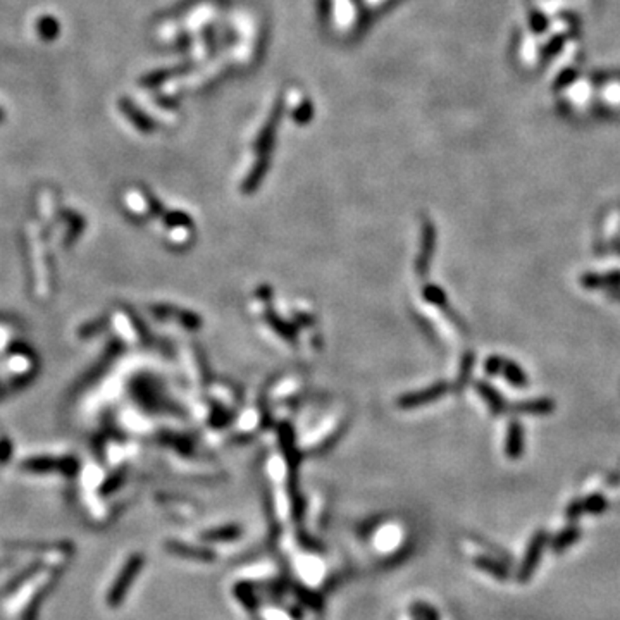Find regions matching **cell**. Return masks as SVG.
<instances>
[{
    "label": "cell",
    "instance_id": "obj_1",
    "mask_svg": "<svg viewBox=\"0 0 620 620\" xmlns=\"http://www.w3.org/2000/svg\"><path fill=\"white\" fill-rule=\"evenodd\" d=\"M143 567H145V555H143V553L136 551L128 556V560L124 562L119 574L116 575L112 586H110L109 591H107L106 602L110 608H117V606L126 599L129 589L135 584L136 578H138L140 572L143 571Z\"/></svg>",
    "mask_w": 620,
    "mask_h": 620
},
{
    "label": "cell",
    "instance_id": "obj_2",
    "mask_svg": "<svg viewBox=\"0 0 620 620\" xmlns=\"http://www.w3.org/2000/svg\"><path fill=\"white\" fill-rule=\"evenodd\" d=\"M545 543H546V534L543 531L536 532V534L532 536L531 543H529L528 549H525L524 558H522L521 569H519L517 578L521 582H528L529 579H531L532 572H534V569L538 567L539 558H541V555H543Z\"/></svg>",
    "mask_w": 620,
    "mask_h": 620
},
{
    "label": "cell",
    "instance_id": "obj_3",
    "mask_svg": "<svg viewBox=\"0 0 620 620\" xmlns=\"http://www.w3.org/2000/svg\"><path fill=\"white\" fill-rule=\"evenodd\" d=\"M166 548L171 555L181 556V558H186V560H197V562L216 560V553H214V549L202 548V546H192V545H184V543H177V541H167Z\"/></svg>",
    "mask_w": 620,
    "mask_h": 620
},
{
    "label": "cell",
    "instance_id": "obj_4",
    "mask_svg": "<svg viewBox=\"0 0 620 620\" xmlns=\"http://www.w3.org/2000/svg\"><path fill=\"white\" fill-rule=\"evenodd\" d=\"M241 536V528L238 525H224V528L210 529V531L202 532L203 541L209 543H227L234 541Z\"/></svg>",
    "mask_w": 620,
    "mask_h": 620
},
{
    "label": "cell",
    "instance_id": "obj_5",
    "mask_svg": "<svg viewBox=\"0 0 620 620\" xmlns=\"http://www.w3.org/2000/svg\"><path fill=\"white\" fill-rule=\"evenodd\" d=\"M36 33H38L40 38H43L45 42H52L59 36L60 33V25L55 18L52 16H43L36 21Z\"/></svg>",
    "mask_w": 620,
    "mask_h": 620
},
{
    "label": "cell",
    "instance_id": "obj_6",
    "mask_svg": "<svg viewBox=\"0 0 620 620\" xmlns=\"http://www.w3.org/2000/svg\"><path fill=\"white\" fill-rule=\"evenodd\" d=\"M52 586L53 584H45L42 589H40L38 593H36L35 596H33V599L29 602V605L26 606L25 613H23V620H36V619H38L40 608H42L43 602H45V598L49 596V593L52 591Z\"/></svg>",
    "mask_w": 620,
    "mask_h": 620
},
{
    "label": "cell",
    "instance_id": "obj_7",
    "mask_svg": "<svg viewBox=\"0 0 620 620\" xmlns=\"http://www.w3.org/2000/svg\"><path fill=\"white\" fill-rule=\"evenodd\" d=\"M474 565L478 569H481V571L495 575L496 579H501V581L508 578L507 567L501 564H498V562H495L493 558H488V556H478V558L474 560Z\"/></svg>",
    "mask_w": 620,
    "mask_h": 620
},
{
    "label": "cell",
    "instance_id": "obj_8",
    "mask_svg": "<svg viewBox=\"0 0 620 620\" xmlns=\"http://www.w3.org/2000/svg\"><path fill=\"white\" fill-rule=\"evenodd\" d=\"M579 536H581V532H579L578 529H574V528L567 529V531H564V532H560V534H558L555 538V541H553V549H556V551H560V549L567 548V546H571L572 543L578 541Z\"/></svg>",
    "mask_w": 620,
    "mask_h": 620
},
{
    "label": "cell",
    "instance_id": "obj_9",
    "mask_svg": "<svg viewBox=\"0 0 620 620\" xmlns=\"http://www.w3.org/2000/svg\"><path fill=\"white\" fill-rule=\"evenodd\" d=\"M40 569H42V564H40V562H36V564H33V565H29L28 569H25V571L21 572V574L18 575V578L14 579V581L11 582V584L8 586V588H5V593H12V591H16V589L19 588V586H23L25 584L26 581H28L29 578H33V575L36 574V572L40 571Z\"/></svg>",
    "mask_w": 620,
    "mask_h": 620
},
{
    "label": "cell",
    "instance_id": "obj_10",
    "mask_svg": "<svg viewBox=\"0 0 620 620\" xmlns=\"http://www.w3.org/2000/svg\"><path fill=\"white\" fill-rule=\"evenodd\" d=\"M582 512H591V514H599L603 512V508L606 507V501L603 500V496L599 495H593L589 496L588 500L584 504H581Z\"/></svg>",
    "mask_w": 620,
    "mask_h": 620
},
{
    "label": "cell",
    "instance_id": "obj_11",
    "mask_svg": "<svg viewBox=\"0 0 620 620\" xmlns=\"http://www.w3.org/2000/svg\"><path fill=\"white\" fill-rule=\"evenodd\" d=\"M243 588H245V591H241V588L238 586L236 593H234V595H236V598L240 599L241 603H243L245 608L253 610V608H256V595H253V591H252V588H250V586H245L243 584Z\"/></svg>",
    "mask_w": 620,
    "mask_h": 620
},
{
    "label": "cell",
    "instance_id": "obj_12",
    "mask_svg": "<svg viewBox=\"0 0 620 620\" xmlns=\"http://www.w3.org/2000/svg\"><path fill=\"white\" fill-rule=\"evenodd\" d=\"M2 121H4V110H2V107H0V123H2Z\"/></svg>",
    "mask_w": 620,
    "mask_h": 620
}]
</instances>
